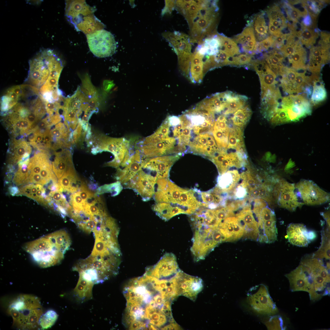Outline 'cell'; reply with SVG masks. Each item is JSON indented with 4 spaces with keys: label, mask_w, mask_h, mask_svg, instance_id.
<instances>
[{
    "label": "cell",
    "mask_w": 330,
    "mask_h": 330,
    "mask_svg": "<svg viewBox=\"0 0 330 330\" xmlns=\"http://www.w3.org/2000/svg\"><path fill=\"white\" fill-rule=\"evenodd\" d=\"M125 325L133 329H166L174 322L171 305L157 279L146 272L125 288Z\"/></svg>",
    "instance_id": "1"
},
{
    "label": "cell",
    "mask_w": 330,
    "mask_h": 330,
    "mask_svg": "<svg viewBox=\"0 0 330 330\" xmlns=\"http://www.w3.org/2000/svg\"><path fill=\"white\" fill-rule=\"evenodd\" d=\"M71 243L67 232L61 230L26 243L23 248L39 266L46 268L62 261Z\"/></svg>",
    "instance_id": "2"
},
{
    "label": "cell",
    "mask_w": 330,
    "mask_h": 330,
    "mask_svg": "<svg viewBox=\"0 0 330 330\" xmlns=\"http://www.w3.org/2000/svg\"><path fill=\"white\" fill-rule=\"evenodd\" d=\"M9 312L14 324L21 329H33L39 325L42 310L38 299L29 295H21L10 305Z\"/></svg>",
    "instance_id": "3"
},
{
    "label": "cell",
    "mask_w": 330,
    "mask_h": 330,
    "mask_svg": "<svg viewBox=\"0 0 330 330\" xmlns=\"http://www.w3.org/2000/svg\"><path fill=\"white\" fill-rule=\"evenodd\" d=\"M218 9L217 1H205L189 26L193 44H200L204 38L216 33Z\"/></svg>",
    "instance_id": "4"
},
{
    "label": "cell",
    "mask_w": 330,
    "mask_h": 330,
    "mask_svg": "<svg viewBox=\"0 0 330 330\" xmlns=\"http://www.w3.org/2000/svg\"><path fill=\"white\" fill-rule=\"evenodd\" d=\"M300 263L306 266L309 273L311 287L309 293L310 299L315 301L330 292V274L329 270L322 259L307 256Z\"/></svg>",
    "instance_id": "5"
},
{
    "label": "cell",
    "mask_w": 330,
    "mask_h": 330,
    "mask_svg": "<svg viewBox=\"0 0 330 330\" xmlns=\"http://www.w3.org/2000/svg\"><path fill=\"white\" fill-rule=\"evenodd\" d=\"M65 15L78 30L87 35L101 29L100 21L93 13L92 9L85 1H68L66 2Z\"/></svg>",
    "instance_id": "6"
},
{
    "label": "cell",
    "mask_w": 330,
    "mask_h": 330,
    "mask_svg": "<svg viewBox=\"0 0 330 330\" xmlns=\"http://www.w3.org/2000/svg\"><path fill=\"white\" fill-rule=\"evenodd\" d=\"M144 140L149 144L152 151L159 156L182 154L186 150L173 137L163 122L156 130Z\"/></svg>",
    "instance_id": "7"
},
{
    "label": "cell",
    "mask_w": 330,
    "mask_h": 330,
    "mask_svg": "<svg viewBox=\"0 0 330 330\" xmlns=\"http://www.w3.org/2000/svg\"><path fill=\"white\" fill-rule=\"evenodd\" d=\"M153 196L156 203L164 202L176 205L183 210L186 214L185 207L190 199L189 190L181 188L170 181L168 178L157 180Z\"/></svg>",
    "instance_id": "8"
},
{
    "label": "cell",
    "mask_w": 330,
    "mask_h": 330,
    "mask_svg": "<svg viewBox=\"0 0 330 330\" xmlns=\"http://www.w3.org/2000/svg\"><path fill=\"white\" fill-rule=\"evenodd\" d=\"M148 159L140 150L138 143L134 146L123 159L121 167L118 168L115 178L121 184L126 183L141 170Z\"/></svg>",
    "instance_id": "9"
},
{
    "label": "cell",
    "mask_w": 330,
    "mask_h": 330,
    "mask_svg": "<svg viewBox=\"0 0 330 330\" xmlns=\"http://www.w3.org/2000/svg\"><path fill=\"white\" fill-rule=\"evenodd\" d=\"M50 49H42L29 61L28 79L33 86L41 87L50 74Z\"/></svg>",
    "instance_id": "10"
},
{
    "label": "cell",
    "mask_w": 330,
    "mask_h": 330,
    "mask_svg": "<svg viewBox=\"0 0 330 330\" xmlns=\"http://www.w3.org/2000/svg\"><path fill=\"white\" fill-rule=\"evenodd\" d=\"M273 198L280 207L289 211H295L297 207H301L303 204L299 201L295 185L284 179H277L273 187Z\"/></svg>",
    "instance_id": "11"
},
{
    "label": "cell",
    "mask_w": 330,
    "mask_h": 330,
    "mask_svg": "<svg viewBox=\"0 0 330 330\" xmlns=\"http://www.w3.org/2000/svg\"><path fill=\"white\" fill-rule=\"evenodd\" d=\"M86 37L90 50L96 57H105L115 53L116 43L110 32L101 29L87 35Z\"/></svg>",
    "instance_id": "12"
},
{
    "label": "cell",
    "mask_w": 330,
    "mask_h": 330,
    "mask_svg": "<svg viewBox=\"0 0 330 330\" xmlns=\"http://www.w3.org/2000/svg\"><path fill=\"white\" fill-rule=\"evenodd\" d=\"M298 196L303 204L317 205L324 204L330 200V194L310 180L302 179L295 185Z\"/></svg>",
    "instance_id": "13"
},
{
    "label": "cell",
    "mask_w": 330,
    "mask_h": 330,
    "mask_svg": "<svg viewBox=\"0 0 330 330\" xmlns=\"http://www.w3.org/2000/svg\"><path fill=\"white\" fill-rule=\"evenodd\" d=\"M254 216L259 230L258 240L263 243L274 242L277 240V232L274 211L267 205Z\"/></svg>",
    "instance_id": "14"
},
{
    "label": "cell",
    "mask_w": 330,
    "mask_h": 330,
    "mask_svg": "<svg viewBox=\"0 0 330 330\" xmlns=\"http://www.w3.org/2000/svg\"><path fill=\"white\" fill-rule=\"evenodd\" d=\"M99 138L98 148L102 151H109L114 156V158L106 163V166L118 168L129 149L130 141L123 138H113L104 136H100Z\"/></svg>",
    "instance_id": "15"
},
{
    "label": "cell",
    "mask_w": 330,
    "mask_h": 330,
    "mask_svg": "<svg viewBox=\"0 0 330 330\" xmlns=\"http://www.w3.org/2000/svg\"><path fill=\"white\" fill-rule=\"evenodd\" d=\"M157 178L144 170H141L131 179L123 184L126 188L134 190L147 201L153 197Z\"/></svg>",
    "instance_id": "16"
},
{
    "label": "cell",
    "mask_w": 330,
    "mask_h": 330,
    "mask_svg": "<svg viewBox=\"0 0 330 330\" xmlns=\"http://www.w3.org/2000/svg\"><path fill=\"white\" fill-rule=\"evenodd\" d=\"M281 103L289 122L299 121L311 114V108L309 101L300 95H291L282 98Z\"/></svg>",
    "instance_id": "17"
},
{
    "label": "cell",
    "mask_w": 330,
    "mask_h": 330,
    "mask_svg": "<svg viewBox=\"0 0 330 330\" xmlns=\"http://www.w3.org/2000/svg\"><path fill=\"white\" fill-rule=\"evenodd\" d=\"M174 278L178 296L182 295L194 301L202 289V280L199 277L187 274L181 270Z\"/></svg>",
    "instance_id": "18"
},
{
    "label": "cell",
    "mask_w": 330,
    "mask_h": 330,
    "mask_svg": "<svg viewBox=\"0 0 330 330\" xmlns=\"http://www.w3.org/2000/svg\"><path fill=\"white\" fill-rule=\"evenodd\" d=\"M182 155L163 156L149 159L142 169L157 179L168 178L170 169Z\"/></svg>",
    "instance_id": "19"
},
{
    "label": "cell",
    "mask_w": 330,
    "mask_h": 330,
    "mask_svg": "<svg viewBox=\"0 0 330 330\" xmlns=\"http://www.w3.org/2000/svg\"><path fill=\"white\" fill-rule=\"evenodd\" d=\"M247 156L236 152L220 149L211 159L216 166L219 175L232 167L240 168L246 163Z\"/></svg>",
    "instance_id": "20"
},
{
    "label": "cell",
    "mask_w": 330,
    "mask_h": 330,
    "mask_svg": "<svg viewBox=\"0 0 330 330\" xmlns=\"http://www.w3.org/2000/svg\"><path fill=\"white\" fill-rule=\"evenodd\" d=\"M329 42L321 38L317 45L310 48L307 68L313 75L319 74L330 58Z\"/></svg>",
    "instance_id": "21"
},
{
    "label": "cell",
    "mask_w": 330,
    "mask_h": 330,
    "mask_svg": "<svg viewBox=\"0 0 330 330\" xmlns=\"http://www.w3.org/2000/svg\"><path fill=\"white\" fill-rule=\"evenodd\" d=\"M180 270L175 256L172 253H167L147 271L158 279L169 280L173 278Z\"/></svg>",
    "instance_id": "22"
},
{
    "label": "cell",
    "mask_w": 330,
    "mask_h": 330,
    "mask_svg": "<svg viewBox=\"0 0 330 330\" xmlns=\"http://www.w3.org/2000/svg\"><path fill=\"white\" fill-rule=\"evenodd\" d=\"M188 149L192 152L210 159L220 149L211 133L199 134L194 137L189 143Z\"/></svg>",
    "instance_id": "23"
},
{
    "label": "cell",
    "mask_w": 330,
    "mask_h": 330,
    "mask_svg": "<svg viewBox=\"0 0 330 330\" xmlns=\"http://www.w3.org/2000/svg\"><path fill=\"white\" fill-rule=\"evenodd\" d=\"M252 308L260 314L274 315L278 312V308L271 299L266 287L262 285L258 291L249 298Z\"/></svg>",
    "instance_id": "24"
},
{
    "label": "cell",
    "mask_w": 330,
    "mask_h": 330,
    "mask_svg": "<svg viewBox=\"0 0 330 330\" xmlns=\"http://www.w3.org/2000/svg\"><path fill=\"white\" fill-rule=\"evenodd\" d=\"M270 35L276 37L289 31L288 22L283 10L277 4L269 7L266 11Z\"/></svg>",
    "instance_id": "25"
},
{
    "label": "cell",
    "mask_w": 330,
    "mask_h": 330,
    "mask_svg": "<svg viewBox=\"0 0 330 330\" xmlns=\"http://www.w3.org/2000/svg\"><path fill=\"white\" fill-rule=\"evenodd\" d=\"M235 217L240 221L244 229V237L258 240L259 230L258 222L255 218L250 203H247L236 214Z\"/></svg>",
    "instance_id": "26"
},
{
    "label": "cell",
    "mask_w": 330,
    "mask_h": 330,
    "mask_svg": "<svg viewBox=\"0 0 330 330\" xmlns=\"http://www.w3.org/2000/svg\"><path fill=\"white\" fill-rule=\"evenodd\" d=\"M288 239L292 244L299 247H306L316 237L313 231H308L303 224L291 223L287 229Z\"/></svg>",
    "instance_id": "27"
},
{
    "label": "cell",
    "mask_w": 330,
    "mask_h": 330,
    "mask_svg": "<svg viewBox=\"0 0 330 330\" xmlns=\"http://www.w3.org/2000/svg\"><path fill=\"white\" fill-rule=\"evenodd\" d=\"M285 276L289 281L292 291L309 292L311 282L310 274L305 266L300 263L297 268Z\"/></svg>",
    "instance_id": "28"
},
{
    "label": "cell",
    "mask_w": 330,
    "mask_h": 330,
    "mask_svg": "<svg viewBox=\"0 0 330 330\" xmlns=\"http://www.w3.org/2000/svg\"><path fill=\"white\" fill-rule=\"evenodd\" d=\"M233 40L237 44L241 53L252 56L255 55L257 42L253 28L250 24L248 22L242 31L236 35Z\"/></svg>",
    "instance_id": "29"
},
{
    "label": "cell",
    "mask_w": 330,
    "mask_h": 330,
    "mask_svg": "<svg viewBox=\"0 0 330 330\" xmlns=\"http://www.w3.org/2000/svg\"><path fill=\"white\" fill-rule=\"evenodd\" d=\"M226 116L221 114L215 121L212 129L213 136L219 147L226 149L230 130Z\"/></svg>",
    "instance_id": "30"
},
{
    "label": "cell",
    "mask_w": 330,
    "mask_h": 330,
    "mask_svg": "<svg viewBox=\"0 0 330 330\" xmlns=\"http://www.w3.org/2000/svg\"><path fill=\"white\" fill-rule=\"evenodd\" d=\"M248 23L253 29L256 40L260 42L270 35L268 21L266 11H262L253 16Z\"/></svg>",
    "instance_id": "31"
},
{
    "label": "cell",
    "mask_w": 330,
    "mask_h": 330,
    "mask_svg": "<svg viewBox=\"0 0 330 330\" xmlns=\"http://www.w3.org/2000/svg\"><path fill=\"white\" fill-rule=\"evenodd\" d=\"M80 180L73 166L64 172L57 182L58 190L73 194L78 191L80 186L78 184Z\"/></svg>",
    "instance_id": "32"
},
{
    "label": "cell",
    "mask_w": 330,
    "mask_h": 330,
    "mask_svg": "<svg viewBox=\"0 0 330 330\" xmlns=\"http://www.w3.org/2000/svg\"><path fill=\"white\" fill-rule=\"evenodd\" d=\"M240 178V174L237 170H229L220 175L216 187L222 192L228 194L232 191Z\"/></svg>",
    "instance_id": "33"
},
{
    "label": "cell",
    "mask_w": 330,
    "mask_h": 330,
    "mask_svg": "<svg viewBox=\"0 0 330 330\" xmlns=\"http://www.w3.org/2000/svg\"><path fill=\"white\" fill-rule=\"evenodd\" d=\"M243 129L234 126L230 128L228 144L226 149L247 155L243 138Z\"/></svg>",
    "instance_id": "34"
},
{
    "label": "cell",
    "mask_w": 330,
    "mask_h": 330,
    "mask_svg": "<svg viewBox=\"0 0 330 330\" xmlns=\"http://www.w3.org/2000/svg\"><path fill=\"white\" fill-rule=\"evenodd\" d=\"M262 55L266 63L275 74L279 75L286 67L284 57L278 50L272 48Z\"/></svg>",
    "instance_id": "35"
},
{
    "label": "cell",
    "mask_w": 330,
    "mask_h": 330,
    "mask_svg": "<svg viewBox=\"0 0 330 330\" xmlns=\"http://www.w3.org/2000/svg\"><path fill=\"white\" fill-rule=\"evenodd\" d=\"M152 209L160 218L166 221L178 215L185 214L184 211L180 208L169 203H156L152 206Z\"/></svg>",
    "instance_id": "36"
},
{
    "label": "cell",
    "mask_w": 330,
    "mask_h": 330,
    "mask_svg": "<svg viewBox=\"0 0 330 330\" xmlns=\"http://www.w3.org/2000/svg\"><path fill=\"white\" fill-rule=\"evenodd\" d=\"M73 166L71 155L67 151L57 153L52 162V169L57 178L60 179L66 170Z\"/></svg>",
    "instance_id": "37"
},
{
    "label": "cell",
    "mask_w": 330,
    "mask_h": 330,
    "mask_svg": "<svg viewBox=\"0 0 330 330\" xmlns=\"http://www.w3.org/2000/svg\"><path fill=\"white\" fill-rule=\"evenodd\" d=\"M226 92L227 103L222 114L226 116L231 115L247 105L248 99L247 97L230 91Z\"/></svg>",
    "instance_id": "38"
},
{
    "label": "cell",
    "mask_w": 330,
    "mask_h": 330,
    "mask_svg": "<svg viewBox=\"0 0 330 330\" xmlns=\"http://www.w3.org/2000/svg\"><path fill=\"white\" fill-rule=\"evenodd\" d=\"M45 189L43 185L31 183L21 187L20 193L31 198L38 203L47 205V197L46 196Z\"/></svg>",
    "instance_id": "39"
},
{
    "label": "cell",
    "mask_w": 330,
    "mask_h": 330,
    "mask_svg": "<svg viewBox=\"0 0 330 330\" xmlns=\"http://www.w3.org/2000/svg\"><path fill=\"white\" fill-rule=\"evenodd\" d=\"M204 56L196 49L193 53L189 75L193 82L199 83L202 80L204 75L203 59Z\"/></svg>",
    "instance_id": "40"
},
{
    "label": "cell",
    "mask_w": 330,
    "mask_h": 330,
    "mask_svg": "<svg viewBox=\"0 0 330 330\" xmlns=\"http://www.w3.org/2000/svg\"><path fill=\"white\" fill-rule=\"evenodd\" d=\"M220 42L219 50L225 53L229 58L231 65L233 58L241 53L236 42L233 39L227 37L223 34L218 33Z\"/></svg>",
    "instance_id": "41"
},
{
    "label": "cell",
    "mask_w": 330,
    "mask_h": 330,
    "mask_svg": "<svg viewBox=\"0 0 330 330\" xmlns=\"http://www.w3.org/2000/svg\"><path fill=\"white\" fill-rule=\"evenodd\" d=\"M307 51L300 44L294 53L287 59L288 63L292 67L291 69L305 71L307 68L306 64L307 61Z\"/></svg>",
    "instance_id": "42"
},
{
    "label": "cell",
    "mask_w": 330,
    "mask_h": 330,
    "mask_svg": "<svg viewBox=\"0 0 330 330\" xmlns=\"http://www.w3.org/2000/svg\"><path fill=\"white\" fill-rule=\"evenodd\" d=\"M302 45L304 47L310 48L314 46L320 36L318 31L312 27H303L298 33Z\"/></svg>",
    "instance_id": "43"
},
{
    "label": "cell",
    "mask_w": 330,
    "mask_h": 330,
    "mask_svg": "<svg viewBox=\"0 0 330 330\" xmlns=\"http://www.w3.org/2000/svg\"><path fill=\"white\" fill-rule=\"evenodd\" d=\"M31 167V163L29 159L20 162L18 170L13 178V182L16 185L19 186L27 183Z\"/></svg>",
    "instance_id": "44"
},
{
    "label": "cell",
    "mask_w": 330,
    "mask_h": 330,
    "mask_svg": "<svg viewBox=\"0 0 330 330\" xmlns=\"http://www.w3.org/2000/svg\"><path fill=\"white\" fill-rule=\"evenodd\" d=\"M321 245L312 255L315 258L322 259H330V228L327 226L321 232Z\"/></svg>",
    "instance_id": "45"
},
{
    "label": "cell",
    "mask_w": 330,
    "mask_h": 330,
    "mask_svg": "<svg viewBox=\"0 0 330 330\" xmlns=\"http://www.w3.org/2000/svg\"><path fill=\"white\" fill-rule=\"evenodd\" d=\"M252 111L249 105H246L235 112L231 117L234 126L243 129L249 121Z\"/></svg>",
    "instance_id": "46"
},
{
    "label": "cell",
    "mask_w": 330,
    "mask_h": 330,
    "mask_svg": "<svg viewBox=\"0 0 330 330\" xmlns=\"http://www.w3.org/2000/svg\"><path fill=\"white\" fill-rule=\"evenodd\" d=\"M319 79L315 80L311 97V101L317 104L324 101L327 97V92L324 85L319 82Z\"/></svg>",
    "instance_id": "47"
},
{
    "label": "cell",
    "mask_w": 330,
    "mask_h": 330,
    "mask_svg": "<svg viewBox=\"0 0 330 330\" xmlns=\"http://www.w3.org/2000/svg\"><path fill=\"white\" fill-rule=\"evenodd\" d=\"M70 203L72 206L69 213H74L81 216L82 214L85 203L78 192L72 194L70 198Z\"/></svg>",
    "instance_id": "48"
},
{
    "label": "cell",
    "mask_w": 330,
    "mask_h": 330,
    "mask_svg": "<svg viewBox=\"0 0 330 330\" xmlns=\"http://www.w3.org/2000/svg\"><path fill=\"white\" fill-rule=\"evenodd\" d=\"M31 148L24 141H22L18 144L14 152L13 160L14 162H20L25 160L31 152Z\"/></svg>",
    "instance_id": "49"
},
{
    "label": "cell",
    "mask_w": 330,
    "mask_h": 330,
    "mask_svg": "<svg viewBox=\"0 0 330 330\" xmlns=\"http://www.w3.org/2000/svg\"><path fill=\"white\" fill-rule=\"evenodd\" d=\"M123 189L121 182L119 181L108 184H105L97 189L96 194L101 195L105 193H110L112 196L119 195Z\"/></svg>",
    "instance_id": "50"
},
{
    "label": "cell",
    "mask_w": 330,
    "mask_h": 330,
    "mask_svg": "<svg viewBox=\"0 0 330 330\" xmlns=\"http://www.w3.org/2000/svg\"><path fill=\"white\" fill-rule=\"evenodd\" d=\"M57 317L58 315L55 311L48 310L41 316L39 320V325L42 329H47L54 324Z\"/></svg>",
    "instance_id": "51"
},
{
    "label": "cell",
    "mask_w": 330,
    "mask_h": 330,
    "mask_svg": "<svg viewBox=\"0 0 330 330\" xmlns=\"http://www.w3.org/2000/svg\"><path fill=\"white\" fill-rule=\"evenodd\" d=\"M305 2L309 14L314 19L316 18L324 6L322 1H305Z\"/></svg>",
    "instance_id": "52"
},
{
    "label": "cell",
    "mask_w": 330,
    "mask_h": 330,
    "mask_svg": "<svg viewBox=\"0 0 330 330\" xmlns=\"http://www.w3.org/2000/svg\"><path fill=\"white\" fill-rule=\"evenodd\" d=\"M274 40L275 37L270 35L265 39L257 42L255 55L266 52L273 48Z\"/></svg>",
    "instance_id": "53"
},
{
    "label": "cell",
    "mask_w": 330,
    "mask_h": 330,
    "mask_svg": "<svg viewBox=\"0 0 330 330\" xmlns=\"http://www.w3.org/2000/svg\"><path fill=\"white\" fill-rule=\"evenodd\" d=\"M253 58L252 55L241 53L233 58L231 65L241 66L251 64Z\"/></svg>",
    "instance_id": "54"
},
{
    "label": "cell",
    "mask_w": 330,
    "mask_h": 330,
    "mask_svg": "<svg viewBox=\"0 0 330 330\" xmlns=\"http://www.w3.org/2000/svg\"><path fill=\"white\" fill-rule=\"evenodd\" d=\"M77 192L85 203L94 198L97 195L96 193L95 194L90 191L83 183L81 184Z\"/></svg>",
    "instance_id": "55"
},
{
    "label": "cell",
    "mask_w": 330,
    "mask_h": 330,
    "mask_svg": "<svg viewBox=\"0 0 330 330\" xmlns=\"http://www.w3.org/2000/svg\"><path fill=\"white\" fill-rule=\"evenodd\" d=\"M272 319L267 323V324H270V325L268 326H270L269 327L270 329L281 330L283 329L282 321L280 317H275Z\"/></svg>",
    "instance_id": "56"
},
{
    "label": "cell",
    "mask_w": 330,
    "mask_h": 330,
    "mask_svg": "<svg viewBox=\"0 0 330 330\" xmlns=\"http://www.w3.org/2000/svg\"><path fill=\"white\" fill-rule=\"evenodd\" d=\"M52 140L50 131L47 129L43 133L42 143L47 145L48 147H49Z\"/></svg>",
    "instance_id": "57"
},
{
    "label": "cell",
    "mask_w": 330,
    "mask_h": 330,
    "mask_svg": "<svg viewBox=\"0 0 330 330\" xmlns=\"http://www.w3.org/2000/svg\"><path fill=\"white\" fill-rule=\"evenodd\" d=\"M321 215L323 216L324 219L326 222V225L330 227V211H329L322 212Z\"/></svg>",
    "instance_id": "58"
}]
</instances>
